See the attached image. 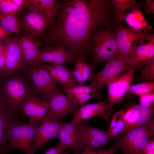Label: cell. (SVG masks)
Returning <instances> with one entry per match:
<instances>
[{
	"instance_id": "obj_1",
	"label": "cell",
	"mask_w": 154,
	"mask_h": 154,
	"mask_svg": "<svg viewBox=\"0 0 154 154\" xmlns=\"http://www.w3.org/2000/svg\"><path fill=\"white\" fill-rule=\"evenodd\" d=\"M60 1V11L44 40L48 45H64L76 58H86L94 31L108 21V2L104 0Z\"/></svg>"
},
{
	"instance_id": "obj_2",
	"label": "cell",
	"mask_w": 154,
	"mask_h": 154,
	"mask_svg": "<svg viewBox=\"0 0 154 154\" xmlns=\"http://www.w3.org/2000/svg\"><path fill=\"white\" fill-rule=\"evenodd\" d=\"M0 82L6 107L16 114L20 112L25 102L36 92L25 77L19 75L3 77Z\"/></svg>"
},
{
	"instance_id": "obj_3",
	"label": "cell",
	"mask_w": 154,
	"mask_h": 154,
	"mask_svg": "<svg viewBox=\"0 0 154 154\" xmlns=\"http://www.w3.org/2000/svg\"><path fill=\"white\" fill-rule=\"evenodd\" d=\"M154 135L153 118L144 125L118 136L112 145L120 149L123 154H143L147 143Z\"/></svg>"
},
{
	"instance_id": "obj_4",
	"label": "cell",
	"mask_w": 154,
	"mask_h": 154,
	"mask_svg": "<svg viewBox=\"0 0 154 154\" xmlns=\"http://www.w3.org/2000/svg\"><path fill=\"white\" fill-rule=\"evenodd\" d=\"M38 121H29L27 123L16 120L11 121L7 128L9 145L7 152L11 149H18L26 154H34L32 145L35 139Z\"/></svg>"
},
{
	"instance_id": "obj_5",
	"label": "cell",
	"mask_w": 154,
	"mask_h": 154,
	"mask_svg": "<svg viewBox=\"0 0 154 154\" xmlns=\"http://www.w3.org/2000/svg\"><path fill=\"white\" fill-rule=\"evenodd\" d=\"M93 61L104 63L116 59L119 57L116 34L109 29H100L93 35L90 50Z\"/></svg>"
},
{
	"instance_id": "obj_6",
	"label": "cell",
	"mask_w": 154,
	"mask_h": 154,
	"mask_svg": "<svg viewBox=\"0 0 154 154\" xmlns=\"http://www.w3.org/2000/svg\"><path fill=\"white\" fill-rule=\"evenodd\" d=\"M27 79L36 93L50 100L62 91L58 88L45 67L38 63L27 66L25 71Z\"/></svg>"
},
{
	"instance_id": "obj_7",
	"label": "cell",
	"mask_w": 154,
	"mask_h": 154,
	"mask_svg": "<svg viewBox=\"0 0 154 154\" xmlns=\"http://www.w3.org/2000/svg\"><path fill=\"white\" fill-rule=\"evenodd\" d=\"M20 38L10 36L3 40L6 46V56L3 77L17 75L25 72L27 64L23 59L20 46Z\"/></svg>"
},
{
	"instance_id": "obj_8",
	"label": "cell",
	"mask_w": 154,
	"mask_h": 154,
	"mask_svg": "<svg viewBox=\"0 0 154 154\" xmlns=\"http://www.w3.org/2000/svg\"><path fill=\"white\" fill-rule=\"evenodd\" d=\"M129 60L118 57L105 64L103 69L96 74H91L88 80L90 84L100 91L109 81L129 69Z\"/></svg>"
},
{
	"instance_id": "obj_9",
	"label": "cell",
	"mask_w": 154,
	"mask_h": 154,
	"mask_svg": "<svg viewBox=\"0 0 154 154\" xmlns=\"http://www.w3.org/2000/svg\"><path fill=\"white\" fill-rule=\"evenodd\" d=\"M116 40L119 57L129 59L133 50L149 34V33L136 34L121 24L116 23Z\"/></svg>"
},
{
	"instance_id": "obj_10",
	"label": "cell",
	"mask_w": 154,
	"mask_h": 154,
	"mask_svg": "<svg viewBox=\"0 0 154 154\" xmlns=\"http://www.w3.org/2000/svg\"><path fill=\"white\" fill-rule=\"evenodd\" d=\"M135 71L133 69H128L125 73L113 78L106 84L108 91L106 101L111 107L122 100L131 86Z\"/></svg>"
},
{
	"instance_id": "obj_11",
	"label": "cell",
	"mask_w": 154,
	"mask_h": 154,
	"mask_svg": "<svg viewBox=\"0 0 154 154\" xmlns=\"http://www.w3.org/2000/svg\"><path fill=\"white\" fill-rule=\"evenodd\" d=\"M27 9L22 17V25L26 35L35 39L43 33L50 25L32 2Z\"/></svg>"
},
{
	"instance_id": "obj_12",
	"label": "cell",
	"mask_w": 154,
	"mask_h": 154,
	"mask_svg": "<svg viewBox=\"0 0 154 154\" xmlns=\"http://www.w3.org/2000/svg\"><path fill=\"white\" fill-rule=\"evenodd\" d=\"M37 126L35 136L32 145L34 154L40 148L52 139L56 138L60 127V121L46 114Z\"/></svg>"
},
{
	"instance_id": "obj_13",
	"label": "cell",
	"mask_w": 154,
	"mask_h": 154,
	"mask_svg": "<svg viewBox=\"0 0 154 154\" xmlns=\"http://www.w3.org/2000/svg\"><path fill=\"white\" fill-rule=\"evenodd\" d=\"M112 113V107L107 101H100L94 104H84L72 114L73 117L70 122L75 124L97 116H99L108 121Z\"/></svg>"
},
{
	"instance_id": "obj_14",
	"label": "cell",
	"mask_w": 154,
	"mask_h": 154,
	"mask_svg": "<svg viewBox=\"0 0 154 154\" xmlns=\"http://www.w3.org/2000/svg\"><path fill=\"white\" fill-rule=\"evenodd\" d=\"M79 105L61 92L50 100L46 114L60 121L67 116L76 112L79 109Z\"/></svg>"
},
{
	"instance_id": "obj_15",
	"label": "cell",
	"mask_w": 154,
	"mask_h": 154,
	"mask_svg": "<svg viewBox=\"0 0 154 154\" xmlns=\"http://www.w3.org/2000/svg\"><path fill=\"white\" fill-rule=\"evenodd\" d=\"M154 59V37L149 34L133 51L129 58V69L139 68Z\"/></svg>"
},
{
	"instance_id": "obj_16",
	"label": "cell",
	"mask_w": 154,
	"mask_h": 154,
	"mask_svg": "<svg viewBox=\"0 0 154 154\" xmlns=\"http://www.w3.org/2000/svg\"><path fill=\"white\" fill-rule=\"evenodd\" d=\"M50 100L37 93L31 96L23 104L20 112L29 116L30 121H38L46 115Z\"/></svg>"
},
{
	"instance_id": "obj_17",
	"label": "cell",
	"mask_w": 154,
	"mask_h": 154,
	"mask_svg": "<svg viewBox=\"0 0 154 154\" xmlns=\"http://www.w3.org/2000/svg\"><path fill=\"white\" fill-rule=\"evenodd\" d=\"M76 58L68 51L63 44L49 46L40 49L37 63L65 64L67 62L74 63Z\"/></svg>"
},
{
	"instance_id": "obj_18",
	"label": "cell",
	"mask_w": 154,
	"mask_h": 154,
	"mask_svg": "<svg viewBox=\"0 0 154 154\" xmlns=\"http://www.w3.org/2000/svg\"><path fill=\"white\" fill-rule=\"evenodd\" d=\"M44 64L46 68L56 83L62 84L64 86L78 85L73 75V70L68 68L65 64Z\"/></svg>"
},
{
	"instance_id": "obj_19",
	"label": "cell",
	"mask_w": 154,
	"mask_h": 154,
	"mask_svg": "<svg viewBox=\"0 0 154 154\" xmlns=\"http://www.w3.org/2000/svg\"><path fill=\"white\" fill-rule=\"evenodd\" d=\"M126 13L123 17L129 30L133 33L141 34L148 33L151 28L139 9L136 8Z\"/></svg>"
},
{
	"instance_id": "obj_20",
	"label": "cell",
	"mask_w": 154,
	"mask_h": 154,
	"mask_svg": "<svg viewBox=\"0 0 154 154\" xmlns=\"http://www.w3.org/2000/svg\"><path fill=\"white\" fill-rule=\"evenodd\" d=\"M20 43L24 62L29 65L37 64L41 42L32 37L26 35L20 38Z\"/></svg>"
},
{
	"instance_id": "obj_21",
	"label": "cell",
	"mask_w": 154,
	"mask_h": 154,
	"mask_svg": "<svg viewBox=\"0 0 154 154\" xmlns=\"http://www.w3.org/2000/svg\"><path fill=\"white\" fill-rule=\"evenodd\" d=\"M16 114L10 109L0 106V154H7L8 141L7 128Z\"/></svg>"
},
{
	"instance_id": "obj_22",
	"label": "cell",
	"mask_w": 154,
	"mask_h": 154,
	"mask_svg": "<svg viewBox=\"0 0 154 154\" xmlns=\"http://www.w3.org/2000/svg\"><path fill=\"white\" fill-rule=\"evenodd\" d=\"M74 124L75 126L76 141L80 150V146L86 141L108 133V131L92 127L84 121Z\"/></svg>"
},
{
	"instance_id": "obj_23",
	"label": "cell",
	"mask_w": 154,
	"mask_h": 154,
	"mask_svg": "<svg viewBox=\"0 0 154 154\" xmlns=\"http://www.w3.org/2000/svg\"><path fill=\"white\" fill-rule=\"evenodd\" d=\"M32 2L43 15L49 24L54 25L56 16L60 10V1L55 0H32Z\"/></svg>"
},
{
	"instance_id": "obj_24",
	"label": "cell",
	"mask_w": 154,
	"mask_h": 154,
	"mask_svg": "<svg viewBox=\"0 0 154 154\" xmlns=\"http://www.w3.org/2000/svg\"><path fill=\"white\" fill-rule=\"evenodd\" d=\"M96 67L87 62L86 58L82 57L77 58L73 70L74 77L78 85H82L88 80Z\"/></svg>"
},
{
	"instance_id": "obj_25",
	"label": "cell",
	"mask_w": 154,
	"mask_h": 154,
	"mask_svg": "<svg viewBox=\"0 0 154 154\" xmlns=\"http://www.w3.org/2000/svg\"><path fill=\"white\" fill-rule=\"evenodd\" d=\"M131 107L137 113V119L136 122L129 127L125 131V133L144 125L153 118L154 110L153 105L149 108H145L139 104H135Z\"/></svg>"
},
{
	"instance_id": "obj_26",
	"label": "cell",
	"mask_w": 154,
	"mask_h": 154,
	"mask_svg": "<svg viewBox=\"0 0 154 154\" xmlns=\"http://www.w3.org/2000/svg\"><path fill=\"white\" fill-rule=\"evenodd\" d=\"M60 90L62 92H65L69 97L74 94L81 93L92 94L96 99H101L102 97L100 91L91 84L88 86L77 85L70 86H63Z\"/></svg>"
},
{
	"instance_id": "obj_27",
	"label": "cell",
	"mask_w": 154,
	"mask_h": 154,
	"mask_svg": "<svg viewBox=\"0 0 154 154\" xmlns=\"http://www.w3.org/2000/svg\"><path fill=\"white\" fill-rule=\"evenodd\" d=\"M112 2L114 6L115 14L120 20H122L128 11L136 8H140L142 5L133 0H113Z\"/></svg>"
},
{
	"instance_id": "obj_28",
	"label": "cell",
	"mask_w": 154,
	"mask_h": 154,
	"mask_svg": "<svg viewBox=\"0 0 154 154\" xmlns=\"http://www.w3.org/2000/svg\"><path fill=\"white\" fill-rule=\"evenodd\" d=\"M0 25L7 31L12 33H19L22 25L15 16L0 13Z\"/></svg>"
},
{
	"instance_id": "obj_29",
	"label": "cell",
	"mask_w": 154,
	"mask_h": 154,
	"mask_svg": "<svg viewBox=\"0 0 154 154\" xmlns=\"http://www.w3.org/2000/svg\"><path fill=\"white\" fill-rule=\"evenodd\" d=\"M60 142L67 147H69L73 152H80L76 139L60 126L57 137Z\"/></svg>"
},
{
	"instance_id": "obj_30",
	"label": "cell",
	"mask_w": 154,
	"mask_h": 154,
	"mask_svg": "<svg viewBox=\"0 0 154 154\" xmlns=\"http://www.w3.org/2000/svg\"><path fill=\"white\" fill-rule=\"evenodd\" d=\"M110 138L108 133L90 139L84 142L80 146V150L81 151L86 148L92 149L102 147L109 143Z\"/></svg>"
},
{
	"instance_id": "obj_31",
	"label": "cell",
	"mask_w": 154,
	"mask_h": 154,
	"mask_svg": "<svg viewBox=\"0 0 154 154\" xmlns=\"http://www.w3.org/2000/svg\"><path fill=\"white\" fill-rule=\"evenodd\" d=\"M154 90L153 82H147L131 85L129 90L132 94L138 96L153 92Z\"/></svg>"
},
{
	"instance_id": "obj_32",
	"label": "cell",
	"mask_w": 154,
	"mask_h": 154,
	"mask_svg": "<svg viewBox=\"0 0 154 154\" xmlns=\"http://www.w3.org/2000/svg\"><path fill=\"white\" fill-rule=\"evenodd\" d=\"M23 9L12 3L10 0H2L0 3V13L5 15L15 16L19 14Z\"/></svg>"
},
{
	"instance_id": "obj_33",
	"label": "cell",
	"mask_w": 154,
	"mask_h": 154,
	"mask_svg": "<svg viewBox=\"0 0 154 154\" xmlns=\"http://www.w3.org/2000/svg\"><path fill=\"white\" fill-rule=\"evenodd\" d=\"M142 71L140 79L153 81L154 78V59L147 62Z\"/></svg>"
},
{
	"instance_id": "obj_34",
	"label": "cell",
	"mask_w": 154,
	"mask_h": 154,
	"mask_svg": "<svg viewBox=\"0 0 154 154\" xmlns=\"http://www.w3.org/2000/svg\"><path fill=\"white\" fill-rule=\"evenodd\" d=\"M139 105L145 108H149L153 105L154 93L152 92L138 96Z\"/></svg>"
},
{
	"instance_id": "obj_35",
	"label": "cell",
	"mask_w": 154,
	"mask_h": 154,
	"mask_svg": "<svg viewBox=\"0 0 154 154\" xmlns=\"http://www.w3.org/2000/svg\"><path fill=\"white\" fill-rule=\"evenodd\" d=\"M123 116L127 124V128L126 131L136 122L137 119V115L136 112L130 107L125 112H124Z\"/></svg>"
},
{
	"instance_id": "obj_36",
	"label": "cell",
	"mask_w": 154,
	"mask_h": 154,
	"mask_svg": "<svg viewBox=\"0 0 154 154\" xmlns=\"http://www.w3.org/2000/svg\"><path fill=\"white\" fill-rule=\"evenodd\" d=\"M69 98L76 104L81 106L85 104L90 99L95 98L94 96L92 94L83 93L74 94Z\"/></svg>"
},
{
	"instance_id": "obj_37",
	"label": "cell",
	"mask_w": 154,
	"mask_h": 154,
	"mask_svg": "<svg viewBox=\"0 0 154 154\" xmlns=\"http://www.w3.org/2000/svg\"><path fill=\"white\" fill-rule=\"evenodd\" d=\"M6 46L3 40H0V78L3 77L6 56Z\"/></svg>"
},
{
	"instance_id": "obj_38",
	"label": "cell",
	"mask_w": 154,
	"mask_h": 154,
	"mask_svg": "<svg viewBox=\"0 0 154 154\" xmlns=\"http://www.w3.org/2000/svg\"><path fill=\"white\" fill-rule=\"evenodd\" d=\"M124 112L123 109H122L113 116L107 131H110L115 127L117 123L123 117Z\"/></svg>"
},
{
	"instance_id": "obj_39",
	"label": "cell",
	"mask_w": 154,
	"mask_h": 154,
	"mask_svg": "<svg viewBox=\"0 0 154 154\" xmlns=\"http://www.w3.org/2000/svg\"><path fill=\"white\" fill-rule=\"evenodd\" d=\"M67 147L59 142L56 146L48 149L44 154H63Z\"/></svg>"
},
{
	"instance_id": "obj_40",
	"label": "cell",
	"mask_w": 154,
	"mask_h": 154,
	"mask_svg": "<svg viewBox=\"0 0 154 154\" xmlns=\"http://www.w3.org/2000/svg\"><path fill=\"white\" fill-rule=\"evenodd\" d=\"M60 126L62 127L76 139V130L74 124L70 122L67 123L61 121H60Z\"/></svg>"
},
{
	"instance_id": "obj_41",
	"label": "cell",
	"mask_w": 154,
	"mask_h": 154,
	"mask_svg": "<svg viewBox=\"0 0 154 154\" xmlns=\"http://www.w3.org/2000/svg\"><path fill=\"white\" fill-rule=\"evenodd\" d=\"M17 6L27 9L32 3L31 0H10Z\"/></svg>"
},
{
	"instance_id": "obj_42",
	"label": "cell",
	"mask_w": 154,
	"mask_h": 154,
	"mask_svg": "<svg viewBox=\"0 0 154 154\" xmlns=\"http://www.w3.org/2000/svg\"><path fill=\"white\" fill-rule=\"evenodd\" d=\"M143 154H154V139H150L147 142Z\"/></svg>"
},
{
	"instance_id": "obj_43",
	"label": "cell",
	"mask_w": 154,
	"mask_h": 154,
	"mask_svg": "<svg viewBox=\"0 0 154 154\" xmlns=\"http://www.w3.org/2000/svg\"><path fill=\"white\" fill-rule=\"evenodd\" d=\"M146 12L148 13H153L154 12V1L152 0H146V5L145 7Z\"/></svg>"
},
{
	"instance_id": "obj_44",
	"label": "cell",
	"mask_w": 154,
	"mask_h": 154,
	"mask_svg": "<svg viewBox=\"0 0 154 154\" xmlns=\"http://www.w3.org/2000/svg\"><path fill=\"white\" fill-rule=\"evenodd\" d=\"M117 148L113 145L106 149H98L97 152L100 154H114Z\"/></svg>"
},
{
	"instance_id": "obj_45",
	"label": "cell",
	"mask_w": 154,
	"mask_h": 154,
	"mask_svg": "<svg viewBox=\"0 0 154 154\" xmlns=\"http://www.w3.org/2000/svg\"><path fill=\"white\" fill-rule=\"evenodd\" d=\"M11 33L7 31L0 25V40L10 36Z\"/></svg>"
},
{
	"instance_id": "obj_46",
	"label": "cell",
	"mask_w": 154,
	"mask_h": 154,
	"mask_svg": "<svg viewBox=\"0 0 154 154\" xmlns=\"http://www.w3.org/2000/svg\"><path fill=\"white\" fill-rule=\"evenodd\" d=\"M81 154H100L97 151H93L91 149L86 148L83 149L81 152Z\"/></svg>"
},
{
	"instance_id": "obj_47",
	"label": "cell",
	"mask_w": 154,
	"mask_h": 154,
	"mask_svg": "<svg viewBox=\"0 0 154 154\" xmlns=\"http://www.w3.org/2000/svg\"><path fill=\"white\" fill-rule=\"evenodd\" d=\"M3 93L1 83L0 82V106H2L7 107L4 101Z\"/></svg>"
},
{
	"instance_id": "obj_48",
	"label": "cell",
	"mask_w": 154,
	"mask_h": 154,
	"mask_svg": "<svg viewBox=\"0 0 154 154\" xmlns=\"http://www.w3.org/2000/svg\"><path fill=\"white\" fill-rule=\"evenodd\" d=\"M73 154H81L80 152H73Z\"/></svg>"
},
{
	"instance_id": "obj_49",
	"label": "cell",
	"mask_w": 154,
	"mask_h": 154,
	"mask_svg": "<svg viewBox=\"0 0 154 154\" xmlns=\"http://www.w3.org/2000/svg\"><path fill=\"white\" fill-rule=\"evenodd\" d=\"M63 154H70V153L68 152H65Z\"/></svg>"
},
{
	"instance_id": "obj_50",
	"label": "cell",
	"mask_w": 154,
	"mask_h": 154,
	"mask_svg": "<svg viewBox=\"0 0 154 154\" xmlns=\"http://www.w3.org/2000/svg\"><path fill=\"white\" fill-rule=\"evenodd\" d=\"M2 0H0V3L2 1Z\"/></svg>"
}]
</instances>
